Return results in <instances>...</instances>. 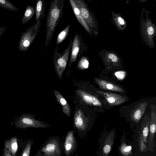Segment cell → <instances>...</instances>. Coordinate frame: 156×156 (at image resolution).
Segmentation results:
<instances>
[{"mask_svg":"<svg viewBox=\"0 0 156 156\" xmlns=\"http://www.w3.org/2000/svg\"><path fill=\"white\" fill-rule=\"evenodd\" d=\"M122 149V151L123 153H124V152L126 153L129 152L131 151L132 149V147L131 146H128L125 147V148L124 147H123Z\"/></svg>","mask_w":156,"mask_h":156,"instance_id":"obj_27","label":"cell"},{"mask_svg":"<svg viewBox=\"0 0 156 156\" xmlns=\"http://www.w3.org/2000/svg\"><path fill=\"white\" fill-rule=\"evenodd\" d=\"M62 142L57 136L49 137L42 144L34 156H62Z\"/></svg>","mask_w":156,"mask_h":156,"instance_id":"obj_2","label":"cell"},{"mask_svg":"<svg viewBox=\"0 0 156 156\" xmlns=\"http://www.w3.org/2000/svg\"><path fill=\"white\" fill-rule=\"evenodd\" d=\"M6 26L3 27L0 26V37L2 36L4 33H6Z\"/></svg>","mask_w":156,"mask_h":156,"instance_id":"obj_28","label":"cell"},{"mask_svg":"<svg viewBox=\"0 0 156 156\" xmlns=\"http://www.w3.org/2000/svg\"><path fill=\"white\" fill-rule=\"evenodd\" d=\"M42 20L35 23L21 34L19 42V50L22 51H27L35 39L39 32Z\"/></svg>","mask_w":156,"mask_h":156,"instance_id":"obj_3","label":"cell"},{"mask_svg":"<svg viewBox=\"0 0 156 156\" xmlns=\"http://www.w3.org/2000/svg\"><path fill=\"white\" fill-rule=\"evenodd\" d=\"M53 91L57 101L62 107L63 112L67 116L70 117L71 109L67 101L58 91L54 90Z\"/></svg>","mask_w":156,"mask_h":156,"instance_id":"obj_12","label":"cell"},{"mask_svg":"<svg viewBox=\"0 0 156 156\" xmlns=\"http://www.w3.org/2000/svg\"><path fill=\"white\" fill-rule=\"evenodd\" d=\"M5 148L12 156H16L18 148L16 137H13L6 140L5 143Z\"/></svg>","mask_w":156,"mask_h":156,"instance_id":"obj_16","label":"cell"},{"mask_svg":"<svg viewBox=\"0 0 156 156\" xmlns=\"http://www.w3.org/2000/svg\"><path fill=\"white\" fill-rule=\"evenodd\" d=\"M35 13V9L34 7L29 5H27L23 16L21 20V24L24 25L28 22L33 17Z\"/></svg>","mask_w":156,"mask_h":156,"instance_id":"obj_19","label":"cell"},{"mask_svg":"<svg viewBox=\"0 0 156 156\" xmlns=\"http://www.w3.org/2000/svg\"><path fill=\"white\" fill-rule=\"evenodd\" d=\"M94 80L101 89L118 92H123V89L119 86L109 81L98 78H95Z\"/></svg>","mask_w":156,"mask_h":156,"instance_id":"obj_10","label":"cell"},{"mask_svg":"<svg viewBox=\"0 0 156 156\" xmlns=\"http://www.w3.org/2000/svg\"><path fill=\"white\" fill-rule=\"evenodd\" d=\"M149 120L148 119L145 125L142 127L141 132L139 137V146L140 150L141 151H144L145 149L146 146L144 144V142L147 143V138L149 133Z\"/></svg>","mask_w":156,"mask_h":156,"instance_id":"obj_18","label":"cell"},{"mask_svg":"<svg viewBox=\"0 0 156 156\" xmlns=\"http://www.w3.org/2000/svg\"><path fill=\"white\" fill-rule=\"evenodd\" d=\"M33 140H28L23 149L21 156H30Z\"/></svg>","mask_w":156,"mask_h":156,"instance_id":"obj_22","label":"cell"},{"mask_svg":"<svg viewBox=\"0 0 156 156\" xmlns=\"http://www.w3.org/2000/svg\"><path fill=\"white\" fill-rule=\"evenodd\" d=\"M147 105V102L141 103L137 105L131 114L132 119L136 122H138L141 118Z\"/></svg>","mask_w":156,"mask_h":156,"instance_id":"obj_13","label":"cell"},{"mask_svg":"<svg viewBox=\"0 0 156 156\" xmlns=\"http://www.w3.org/2000/svg\"><path fill=\"white\" fill-rule=\"evenodd\" d=\"M36 22L43 20L45 15V3L43 0H37L34 3Z\"/></svg>","mask_w":156,"mask_h":156,"instance_id":"obj_14","label":"cell"},{"mask_svg":"<svg viewBox=\"0 0 156 156\" xmlns=\"http://www.w3.org/2000/svg\"><path fill=\"white\" fill-rule=\"evenodd\" d=\"M89 62L85 57H83L79 61L77 66L79 68L84 69L87 68L89 66Z\"/></svg>","mask_w":156,"mask_h":156,"instance_id":"obj_23","label":"cell"},{"mask_svg":"<svg viewBox=\"0 0 156 156\" xmlns=\"http://www.w3.org/2000/svg\"><path fill=\"white\" fill-rule=\"evenodd\" d=\"M72 42L71 38L68 47L61 54L58 52L59 48L58 47H56L54 53L52 58L55 68L59 78L62 77L66 67L71 51Z\"/></svg>","mask_w":156,"mask_h":156,"instance_id":"obj_5","label":"cell"},{"mask_svg":"<svg viewBox=\"0 0 156 156\" xmlns=\"http://www.w3.org/2000/svg\"><path fill=\"white\" fill-rule=\"evenodd\" d=\"M80 37L77 34H76L72 42L70 64L75 62L80 48Z\"/></svg>","mask_w":156,"mask_h":156,"instance_id":"obj_9","label":"cell"},{"mask_svg":"<svg viewBox=\"0 0 156 156\" xmlns=\"http://www.w3.org/2000/svg\"><path fill=\"white\" fill-rule=\"evenodd\" d=\"M0 7L10 11H17L19 10L17 7L8 0H0Z\"/></svg>","mask_w":156,"mask_h":156,"instance_id":"obj_20","label":"cell"},{"mask_svg":"<svg viewBox=\"0 0 156 156\" xmlns=\"http://www.w3.org/2000/svg\"><path fill=\"white\" fill-rule=\"evenodd\" d=\"M3 156H12L8 152L7 150L4 147L3 150Z\"/></svg>","mask_w":156,"mask_h":156,"instance_id":"obj_29","label":"cell"},{"mask_svg":"<svg viewBox=\"0 0 156 156\" xmlns=\"http://www.w3.org/2000/svg\"><path fill=\"white\" fill-rule=\"evenodd\" d=\"M147 32L149 35H151L153 34L154 32L153 28L151 27H149L147 30Z\"/></svg>","mask_w":156,"mask_h":156,"instance_id":"obj_30","label":"cell"},{"mask_svg":"<svg viewBox=\"0 0 156 156\" xmlns=\"http://www.w3.org/2000/svg\"><path fill=\"white\" fill-rule=\"evenodd\" d=\"M64 0H53L51 2L47 16L44 51L52 37L55 28L63 15Z\"/></svg>","mask_w":156,"mask_h":156,"instance_id":"obj_1","label":"cell"},{"mask_svg":"<svg viewBox=\"0 0 156 156\" xmlns=\"http://www.w3.org/2000/svg\"><path fill=\"white\" fill-rule=\"evenodd\" d=\"M88 122L84 115L80 109H79L75 112L74 125L79 136L83 139L86 133L88 127Z\"/></svg>","mask_w":156,"mask_h":156,"instance_id":"obj_7","label":"cell"},{"mask_svg":"<svg viewBox=\"0 0 156 156\" xmlns=\"http://www.w3.org/2000/svg\"><path fill=\"white\" fill-rule=\"evenodd\" d=\"M77 94L86 103L93 105L101 106L100 101L96 97L91 95L82 90L77 91Z\"/></svg>","mask_w":156,"mask_h":156,"instance_id":"obj_11","label":"cell"},{"mask_svg":"<svg viewBox=\"0 0 156 156\" xmlns=\"http://www.w3.org/2000/svg\"><path fill=\"white\" fill-rule=\"evenodd\" d=\"M75 133H76L75 130L69 131L62 142L63 153L65 156H71L77 150L78 143Z\"/></svg>","mask_w":156,"mask_h":156,"instance_id":"obj_6","label":"cell"},{"mask_svg":"<svg viewBox=\"0 0 156 156\" xmlns=\"http://www.w3.org/2000/svg\"><path fill=\"white\" fill-rule=\"evenodd\" d=\"M69 2L78 22L88 32H90L89 28L83 18L79 9L74 0H69Z\"/></svg>","mask_w":156,"mask_h":156,"instance_id":"obj_15","label":"cell"},{"mask_svg":"<svg viewBox=\"0 0 156 156\" xmlns=\"http://www.w3.org/2000/svg\"><path fill=\"white\" fill-rule=\"evenodd\" d=\"M70 27V25L69 24L58 35L56 44H60L65 39L67 36Z\"/></svg>","mask_w":156,"mask_h":156,"instance_id":"obj_21","label":"cell"},{"mask_svg":"<svg viewBox=\"0 0 156 156\" xmlns=\"http://www.w3.org/2000/svg\"><path fill=\"white\" fill-rule=\"evenodd\" d=\"M13 123L16 127L21 129L45 128L51 126L44 122L35 119L34 115L29 113H23L16 117Z\"/></svg>","mask_w":156,"mask_h":156,"instance_id":"obj_4","label":"cell"},{"mask_svg":"<svg viewBox=\"0 0 156 156\" xmlns=\"http://www.w3.org/2000/svg\"><path fill=\"white\" fill-rule=\"evenodd\" d=\"M111 150V146L108 144L106 145L104 147L103 150L105 154L108 153Z\"/></svg>","mask_w":156,"mask_h":156,"instance_id":"obj_26","label":"cell"},{"mask_svg":"<svg viewBox=\"0 0 156 156\" xmlns=\"http://www.w3.org/2000/svg\"><path fill=\"white\" fill-rule=\"evenodd\" d=\"M156 113L155 107L152 109L150 114V135L148 140V144H150L153 140L156 130Z\"/></svg>","mask_w":156,"mask_h":156,"instance_id":"obj_17","label":"cell"},{"mask_svg":"<svg viewBox=\"0 0 156 156\" xmlns=\"http://www.w3.org/2000/svg\"><path fill=\"white\" fill-rule=\"evenodd\" d=\"M118 20L119 22V23L122 25H123L125 23L123 19L120 17H119L118 18Z\"/></svg>","mask_w":156,"mask_h":156,"instance_id":"obj_31","label":"cell"},{"mask_svg":"<svg viewBox=\"0 0 156 156\" xmlns=\"http://www.w3.org/2000/svg\"><path fill=\"white\" fill-rule=\"evenodd\" d=\"M97 92L103 96L111 106L118 105L124 102L126 99L124 96L116 94L97 90Z\"/></svg>","mask_w":156,"mask_h":156,"instance_id":"obj_8","label":"cell"},{"mask_svg":"<svg viewBox=\"0 0 156 156\" xmlns=\"http://www.w3.org/2000/svg\"><path fill=\"white\" fill-rule=\"evenodd\" d=\"M108 57L113 62H117L118 61L117 57L114 54H110L108 55Z\"/></svg>","mask_w":156,"mask_h":156,"instance_id":"obj_25","label":"cell"},{"mask_svg":"<svg viewBox=\"0 0 156 156\" xmlns=\"http://www.w3.org/2000/svg\"><path fill=\"white\" fill-rule=\"evenodd\" d=\"M115 75L119 80H122L125 77L126 73L123 71H120L116 72Z\"/></svg>","mask_w":156,"mask_h":156,"instance_id":"obj_24","label":"cell"}]
</instances>
